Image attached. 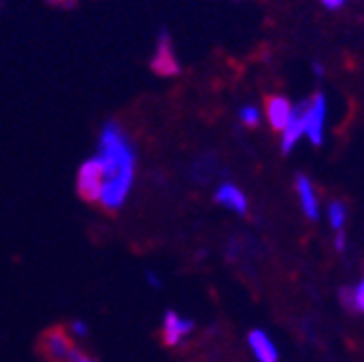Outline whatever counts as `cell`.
I'll return each mask as SVG.
<instances>
[{"instance_id": "obj_16", "label": "cell", "mask_w": 364, "mask_h": 362, "mask_svg": "<svg viewBox=\"0 0 364 362\" xmlns=\"http://www.w3.org/2000/svg\"><path fill=\"white\" fill-rule=\"evenodd\" d=\"M67 362H98V360H96V358H91L89 353H85V351L78 347L74 353H71V356L67 358Z\"/></svg>"}, {"instance_id": "obj_8", "label": "cell", "mask_w": 364, "mask_h": 362, "mask_svg": "<svg viewBox=\"0 0 364 362\" xmlns=\"http://www.w3.org/2000/svg\"><path fill=\"white\" fill-rule=\"evenodd\" d=\"M247 342H249V349H251L253 358H256L258 362H278L280 351H278L276 342L271 340V336L267 331H262V329L249 331Z\"/></svg>"}, {"instance_id": "obj_18", "label": "cell", "mask_w": 364, "mask_h": 362, "mask_svg": "<svg viewBox=\"0 0 364 362\" xmlns=\"http://www.w3.org/2000/svg\"><path fill=\"white\" fill-rule=\"evenodd\" d=\"M144 278H147V282H149V287H151V289H160V287H162V280H160V278H156L154 271H149V274L144 276Z\"/></svg>"}, {"instance_id": "obj_4", "label": "cell", "mask_w": 364, "mask_h": 362, "mask_svg": "<svg viewBox=\"0 0 364 362\" xmlns=\"http://www.w3.org/2000/svg\"><path fill=\"white\" fill-rule=\"evenodd\" d=\"M324 120H326V100L322 94H316L311 100L302 105L304 136L314 144H322L324 140Z\"/></svg>"}, {"instance_id": "obj_11", "label": "cell", "mask_w": 364, "mask_h": 362, "mask_svg": "<svg viewBox=\"0 0 364 362\" xmlns=\"http://www.w3.org/2000/svg\"><path fill=\"white\" fill-rule=\"evenodd\" d=\"M304 136V122H302V105H298L294 110V116L287 122V127L282 129V151L289 154L296 147L298 140Z\"/></svg>"}, {"instance_id": "obj_10", "label": "cell", "mask_w": 364, "mask_h": 362, "mask_svg": "<svg viewBox=\"0 0 364 362\" xmlns=\"http://www.w3.org/2000/svg\"><path fill=\"white\" fill-rule=\"evenodd\" d=\"M291 116H294V105H291L284 96H271L267 100V118L276 132L284 129Z\"/></svg>"}, {"instance_id": "obj_1", "label": "cell", "mask_w": 364, "mask_h": 362, "mask_svg": "<svg viewBox=\"0 0 364 362\" xmlns=\"http://www.w3.org/2000/svg\"><path fill=\"white\" fill-rule=\"evenodd\" d=\"M96 156L100 158L105 174L98 205L107 211H118L134 189L138 165L134 144L118 122H107L102 127Z\"/></svg>"}, {"instance_id": "obj_9", "label": "cell", "mask_w": 364, "mask_h": 362, "mask_svg": "<svg viewBox=\"0 0 364 362\" xmlns=\"http://www.w3.org/2000/svg\"><path fill=\"white\" fill-rule=\"evenodd\" d=\"M296 191L300 198V207L309 220H318L320 218V203H318V193L314 189V183L306 176H296Z\"/></svg>"}, {"instance_id": "obj_7", "label": "cell", "mask_w": 364, "mask_h": 362, "mask_svg": "<svg viewBox=\"0 0 364 362\" xmlns=\"http://www.w3.org/2000/svg\"><path fill=\"white\" fill-rule=\"evenodd\" d=\"M213 201L233 211V213H238V215H245L249 211V201H247V196L245 191L238 187V185H233V183H223V185H218L215 193H213Z\"/></svg>"}, {"instance_id": "obj_19", "label": "cell", "mask_w": 364, "mask_h": 362, "mask_svg": "<svg viewBox=\"0 0 364 362\" xmlns=\"http://www.w3.org/2000/svg\"><path fill=\"white\" fill-rule=\"evenodd\" d=\"M326 9H340L344 5V0H320Z\"/></svg>"}, {"instance_id": "obj_5", "label": "cell", "mask_w": 364, "mask_h": 362, "mask_svg": "<svg viewBox=\"0 0 364 362\" xmlns=\"http://www.w3.org/2000/svg\"><path fill=\"white\" fill-rule=\"evenodd\" d=\"M193 331H196V322L191 318L180 316L173 309H169L165 316H162V342H165L167 347L182 345Z\"/></svg>"}, {"instance_id": "obj_21", "label": "cell", "mask_w": 364, "mask_h": 362, "mask_svg": "<svg viewBox=\"0 0 364 362\" xmlns=\"http://www.w3.org/2000/svg\"><path fill=\"white\" fill-rule=\"evenodd\" d=\"M58 3H63V0H58ZM67 3H69V5H71V3H74V0H67Z\"/></svg>"}, {"instance_id": "obj_14", "label": "cell", "mask_w": 364, "mask_h": 362, "mask_svg": "<svg viewBox=\"0 0 364 362\" xmlns=\"http://www.w3.org/2000/svg\"><path fill=\"white\" fill-rule=\"evenodd\" d=\"M67 331H69V336L74 338V340H87L91 336V329H89V324L85 320H71Z\"/></svg>"}, {"instance_id": "obj_6", "label": "cell", "mask_w": 364, "mask_h": 362, "mask_svg": "<svg viewBox=\"0 0 364 362\" xmlns=\"http://www.w3.org/2000/svg\"><path fill=\"white\" fill-rule=\"evenodd\" d=\"M151 69L156 71L158 76H176L180 74V65L176 60V53L171 49V41L169 36L162 31L160 38H158V49H156V56L151 60Z\"/></svg>"}, {"instance_id": "obj_12", "label": "cell", "mask_w": 364, "mask_h": 362, "mask_svg": "<svg viewBox=\"0 0 364 362\" xmlns=\"http://www.w3.org/2000/svg\"><path fill=\"white\" fill-rule=\"evenodd\" d=\"M329 223L336 231H342L344 223H347V207L342 203H331L329 205Z\"/></svg>"}, {"instance_id": "obj_3", "label": "cell", "mask_w": 364, "mask_h": 362, "mask_svg": "<svg viewBox=\"0 0 364 362\" xmlns=\"http://www.w3.org/2000/svg\"><path fill=\"white\" fill-rule=\"evenodd\" d=\"M78 349L76 340L69 336L65 327H53L43 334L41 338V351L51 362H67V358Z\"/></svg>"}, {"instance_id": "obj_13", "label": "cell", "mask_w": 364, "mask_h": 362, "mask_svg": "<svg viewBox=\"0 0 364 362\" xmlns=\"http://www.w3.org/2000/svg\"><path fill=\"white\" fill-rule=\"evenodd\" d=\"M238 118L247 127H258L260 124V110H258V107H253V105H245L242 110L238 112Z\"/></svg>"}, {"instance_id": "obj_20", "label": "cell", "mask_w": 364, "mask_h": 362, "mask_svg": "<svg viewBox=\"0 0 364 362\" xmlns=\"http://www.w3.org/2000/svg\"><path fill=\"white\" fill-rule=\"evenodd\" d=\"M314 69H316V74H318V76H322V74H324V69H322V65H318V63L314 65Z\"/></svg>"}, {"instance_id": "obj_2", "label": "cell", "mask_w": 364, "mask_h": 362, "mask_svg": "<svg viewBox=\"0 0 364 362\" xmlns=\"http://www.w3.org/2000/svg\"><path fill=\"white\" fill-rule=\"evenodd\" d=\"M102 183H105V174H102V165L98 156L87 158L78 174H76V191L82 198L85 203L98 205L100 201V191H102Z\"/></svg>"}, {"instance_id": "obj_17", "label": "cell", "mask_w": 364, "mask_h": 362, "mask_svg": "<svg viewBox=\"0 0 364 362\" xmlns=\"http://www.w3.org/2000/svg\"><path fill=\"white\" fill-rule=\"evenodd\" d=\"M347 249V236H344L342 231H338V236H336V251H344Z\"/></svg>"}, {"instance_id": "obj_15", "label": "cell", "mask_w": 364, "mask_h": 362, "mask_svg": "<svg viewBox=\"0 0 364 362\" xmlns=\"http://www.w3.org/2000/svg\"><path fill=\"white\" fill-rule=\"evenodd\" d=\"M353 304H355V309L364 312V278H362L360 284L353 289Z\"/></svg>"}]
</instances>
